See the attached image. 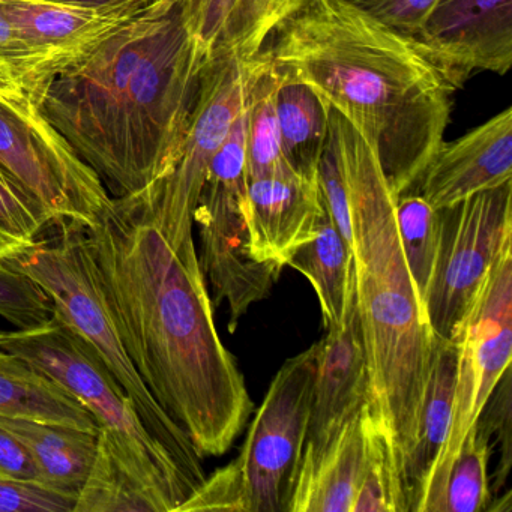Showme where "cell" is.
<instances>
[{"instance_id":"ac0fdd59","label":"cell","mask_w":512,"mask_h":512,"mask_svg":"<svg viewBox=\"0 0 512 512\" xmlns=\"http://www.w3.org/2000/svg\"><path fill=\"white\" fill-rule=\"evenodd\" d=\"M367 403L347 419L328 445L319 451H302L287 512H352L367 443Z\"/></svg>"},{"instance_id":"5bb4252c","label":"cell","mask_w":512,"mask_h":512,"mask_svg":"<svg viewBox=\"0 0 512 512\" xmlns=\"http://www.w3.org/2000/svg\"><path fill=\"white\" fill-rule=\"evenodd\" d=\"M368 397L367 356L359 325L353 274L343 322L337 328L328 329L325 338L320 340L304 449L319 451L328 445L347 419L365 406Z\"/></svg>"},{"instance_id":"1f68e13d","label":"cell","mask_w":512,"mask_h":512,"mask_svg":"<svg viewBox=\"0 0 512 512\" xmlns=\"http://www.w3.org/2000/svg\"><path fill=\"white\" fill-rule=\"evenodd\" d=\"M77 496L0 475V512H73Z\"/></svg>"},{"instance_id":"603a6c76","label":"cell","mask_w":512,"mask_h":512,"mask_svg":"<svg viewBox=\"0 0 512 512\" xmlns=\"http://www.w3.org/2000/svg\"><path fill=\"white\" fill-rule=\"evenodd\" d=\"M275 106L287 164L299 175L317 179L329 137L328 104L304 83L280 73Z\"/></svg>"},{"instance_id":"e0dca14e","label":"cell","mask_w":512,"mask_h":512,"mask_svg":"<svg viewBox=\"0 0 512 512\" xmlns=\"http://www.w3.org/2000/svg\"><path fill=\"white\" fill-rule=\"evenodd\" d=\"M149 2L127 0L104 7H80L40 0H0V10L47 59L52 77L118 31Z\"/></svg>"},{"instance_id":"4316f807","label":"cell","mask_w":512,"mask_h":512,"mask_svg":"<svg viewBox=\"0 0 512 512\" xmlns=\"http://www.w3.org/2000/svg\"><path fill=\"white\" fill-rule=\"evenodd\" d=\"M364 464L352 512H409L406 491L385 431L365 409Z\"/></svg>"},{"instance_id":"8fae6325","label":"cell","mask_w":512,"mask_h":512,"mask_svg":"<svg viewBox=\"0 0 512 512\" xmlns=\"http://www.w3.org/2000/svg\"><path fill=\"white\" fill-rule=\"evenodd\" d=\"M320 341L287 359L230 461L244 491L245 512L286 511L310 421Z\"/></svg>"},{"instance_id":"83f0119b","label":"cell","mask_w":512,"mask_h":512,"mask_svg":"<svg viewBox=\"0 0 512 512\" xmlns=\"http://www.w3.org/2000/svg\"><path fill=\"white\" fill-rule=\"evenodd\" d=\"M182 19L206 62L235 53L247 0H176Z\"/></svg>"},{"instance_id":"3957f363","label":"cell","mask_w":512,"mask_h":512,"mask_svg":"<svg viewBox=\"0 0 512 512\" xmlns=\"http://www.w3.org/2000/svg\"><path fill=\"white\" fill-rule=\"evenodd\" d=\"M260 53L364 134L395 196L415 188L445 142L457 91L415 38L347 0H310Z\"/></svg>"},{"instance_id":"44dd1931","label":"cell","mask_w":512,"mask_h":512,"mask_svg":"<svg viewBox=\"0 0 512 512\" xmlns=\"http://www.w3.org/2000/svg\"><path fill=\"white\" fill-rule=\"evenodd\" d=\"M0 415L71 425L98 433L91 413L59 383L0 346Z\"/></svg>"},{"instance_id":"4dcf8cb0","label":"cell","mask_w":512,"mask_h":512,"mask_svg":"<svg viewBox=\"0 0 512 512\" xmlns=\"http://www.w3.org/2000/svg\"><path fill=\"white\" fill-rule=\"evenodd\" d=\"M0 62L13 68L26 94L35 103V98L40 94L44 83L49 80V62L23 38L19 29L2 10H0Z\"/></svg>"},{"instance_id":"2e32d148","label":"cell","mask_w":512,"mask_h":512,"mask_svg":"<svg viewBox=\"0 0 512 512\" xmlns=\"http://www.w3.org/2000/svg\"><path fill=\"white\" fill-rule=\"evenodd\" d=\"M323 212L319 181L287 169L248 179L247 227L257 262L287 266L292 254L316 235Z\"/></svg>"},{"instance_id":"f35d334b","label":"cell","mask_w":512,"mask_h":512,"mask_svg":"<svg viewBox=\"0 0 512 512\" xmlns=\"http://www.w3.org/2000/svg\"><path fill=\"white\" fill-rule=\"evenodd\" d=\"M0 475H2V473H0Z\"/></svg>"},{"instance_id":"e575fe53","label":"cell","mask_w":512,"mask_h":512,"mask_svg":"<svg viewBox=\"0 0 512 512\" xmlns=\"http://www.w3.org/2000/svg\"><path fill=\"white\" fill-rule=\"evenodd\" d=\"M383 25L415 37L439 0H347Z\"/></svg>"},{"instance_id":"f546056e","label":"cell","mask_w":512,"mask_h":512,"mask_svg":"<svg viewBox=\"0 0 512 512\" xmlns=\"http://www.w3.org/2000/svg\"><path fill=\"white\" fill-rule=\"evenodd\" d=\"M52 227L49 215L0 173V233L31 245Z\"/></svg>"},{"instance_id":"ffe728a7","label":"cell","mask_w":512,"mask_h":512,"mask_svg":"<svg viewBox=\"0 0 512 512\" xmlns=\"http://www.w3.org/2000/svg\"><path fill=\"white\" fill-rule=\"evenodd\" d=\"M0 427L10 431L28 449L41 484L79 496L97 454L98 433L4 415H0Z\"/></svg>"},{"instance_id":"484cf974","label":"cell","mask_w":512,"mask_h":512,"mask_svg":"<svg viewBox=\"0 0 512 512\" xmlns=\"http://www.w3.org/2000/svg\"><path fill=\"white\" fill-rule=\"evenodd\" d=\"M398 236L407 268L424 304L440 247L442 220L421 194L415 191L401 194L395 202Z\"/></svg>"},{"instance_id":"7a4b0ae2","label":"cell","mask_w":512,"mask_h":512,"mask_svg":"<svg viewBox=\"0 0 512 512\" xmlns=\"http://www.w3.org/2000/svg\"><path fill=\"white\" fill-rule=\"evenodd\" d=\"M205 56L176 0H151L35 98L44 118L113 199L148 190L178 161L199 100Z\"/></svg>"},{"instance_id":"f1b7e54d","label":"cell","mask_w":512,"mask_h":512,"mask_svg":"<svg viewBox=\"0 0 512 512\" xmlns=\"http://www.w3.org/2000/svg\"><path fill=\"white\" fill-rule=\"evenodd\" d=\"M55 313L49 293L25 272L0 262V317L16 329L46 325Z\"/></svg>"},{"instance_id":"d6986e66","label":"cell","mask_w":512,"mask_h":512,"mask_svg":"<svg viewBox=\"0 0 512 512\" xmlns=\"http://www.w3.org/2000/svg\"><path fill=\"white\" fill-rule=\"evenodd\" d=\"M457 344L434 335L416 424L415 443L403 469L407 506L413 512L425 479L445 443L454 410L457 385Z\"/></svg>"},{"instance_id":"277c9868","label":"cell","mask_w":512,"mask_h":512,"mask_svg":"<svg viewBox=\"0 0 512 512\" xmlns=\"http://www.w3.org/2000/svg\"><path fill=\"white\" fill-rule=\"evenodd\" d=\"M329 139L346 181L356 305L370 383L368 406L388 437L403 481L404 464L415 443L434 334L401 250L397 196L373 145L331 107Z\"/></svg>"},{"instance_id":"8d00e7d4","label":"cell","mask_w":512,"mask_h":512,"mask_svg":"<svg viewBox=\"0 0 512 512\" xmlns=\"http://www.w3.org/2000/svg\"><path fill=\"white\" fill-rule=\"evenodd\" d=\"M0 97L10 98V100H22L28 97L13 68L4 62H0Z\"/></svg>"},{"instance_id":"d6a6232c","label":"cell","mask_w":512,"mask_h":512,"mask_svg":"<svg viewBox=\"0 0 512 512\" xmlns=\"http://www.w3.org/2000/svg\"><path fill=\"white\" fill-rule=\"evenodd\" d=\"M236 511L245 512L241 481L232 463L215 470L191 493L176 512Z\"/></svg>"},{"instance_id":"ba28073f","label":"cell","mask_w":512,"mask_h":512,"mask_svg":"<svg viewBox=\"0 0 512 512\" xmlns=\"http://www.w3.org/2000/svg\"><path fill=\"white\" fill-rule=\"evenodd\" d=\"M245 136L244 109L212 158L193 217L199 227L200 268L211 286L214 308L223 301L229 305L230 332L251 305L268 298L283 271L254 260L248 247Z\"/></svg>"},{"instance_id":"30bf717a","label":"cell","mask_w":512,"mask_h":512,"mask_svg":"<svg viewBox=\"0 0 512 512\" xmlns=\"http://www.w3.org/2000/svg\"><path fill=\"white\" fill-rule=\"evenodd\" d=\"M0 173L34 200L53 226L88 229L115 205L100 176L29 97H0Z\"/></svg>"},{"instance_id":"7402d4cb","label":"cell","mask_w":512,"mask_h":512,"mask_svg":"<svg viewBox=\"0 0 512 512\" xmlns=\"http://www.w3.org/2000/svg\"><path fill=\"white\" fill-rule=\"evenodd\" d=\"M287 266L304 275L319 299L326 331L343 322L352 284V248L329 217L325 205L317 221L316 235L290 257Z\"/></svg>"},{"instance_id":"d590c367","label":"cell","mask_w":512,"mask_h":512,"mask_svg":"<svg viewBox=\"0 0 512 512\" xmlns=\"http://www.w3.org/2000/svg\"><path fill=\"white\" fill-rule=\"evenodd\" d=\"M0 473L22 481H38V470L28 449L4 427H0Z\"/></svg>"},{"instance_id":"cb8c5ba5","label":"cell","mask_w":512,"mask_h":512,"mask_svg":"<svg viewBox=\"0 0 512 512\" xmlns=\"http://www.w3.org/2000/svg\"><path fill=\"white\" fill-rule=\"evenodd\" d=\"M280 73L269 62L251 86L245 115H247V151L248 179L271 175L290 167L281 149L280 127H278L277 95ZM292 169V167H290Z\"/></svg>"},{"instance_id":"6da1fadb","label":"cell","mask_w":512,"mask_h":512,"mask_svg":"<svg viewBox=\"0 0 512 512\" xmlns=\"http://www.w3.org/2000/svg\"><path fill=\"white\" fill-rule=\"evenodd\" d=\"M86 235L137 373L203 458L226 454L254 403L218 335L196 244L175 250L116 200Z\"/></svg>"},{"instance_id":"8992f818","label":"cell","mask_w":512,"mask_h":512,"mask_svg":"<svg viewBox=\"0 0 512 512\" xmlns=\"http://www.w3.org/2000/svg\"><path fill=\"white\" fill-rule=\"evenodd\" d=\"M52 238H38L5 265L34 278L55 302V311L100 356L130 395L146 428L176 458L196 487L205 481L203 457L184 430L164 412L137 373L107 304L86 227L64 223Z\"/></svg>"},{"instance_id":"9a60e30c","label":"cell","mask_w":512,"mask_h":512,"mask_svg":"<svg viewBox=\"0 0 512 512\" xmlns=\"http://www.w3.org/2000/svg\"><path fill=\"white\" fill-rule=\"evenodd\" d=\"M508 182H512L511 107L454 142H443L412 191L440 211Z\"/></svg>"},{"instance_id":"5b68a950","label":"cell","mask_w":512,"mask_h":512,"mask_svg":"<svg viewBox=\"0 0 512 512\" xmlns=\"http://www.w3.org/2000/svg\"><path fill=\"white\" fill-rule=\"evenodd\" d=\"M0 346L55 380L91 413L98 451L142 485L155 511L176 512L196 490L91 344L56 311L38 328L0 331Z\"/></svg>"},{"instance_id":"d4e9b609","label":"cell","mask_w":512,"mask_h":512,"mask_svg":"<svg viewBox=\"0 0 512 512\" xmlns=\"http://www.w3.org/2000/svg\"><path fill=\"white\" fill-rule=\"evenodd\" d=\"M491 433L479 418L467 431L452 461L437 512L487 511L491 503L488 460Z\"/></svg>"},{"instance_id":"836d02e7","label":"cell","mask_w":512,"mask_h":512,"mask_svg":"<svg viewBox=\"0 0 512 512\" xmlns=\"http://www.w3.org/2000/svg\"><path fill=\"white\" fill-rule=\"evenodd\" d=\"M511 403V368H508L479 416L487 425L491 436L496 433L497 440L502 443L500 446L502 457H500L499 466L494 473V491H499L505 485L509 472H511Z\"/></svg>"},{"instance_id":"9c48e42d","label":"cell","mask_w":512,"mask_h":512,"mask_svg":"<svg viewBox=\"0 0 512 512\" xmlns=\"http://www.w3.org/2000/svg\"><path fill=\"white\" fill-rule=\"evenodd\" d=\"M457 344L454 410L445 443L413 512H437L452 461L512 359V239L503 245L451 338Z\"/></svg>"},{"instance_id":"7c38bea8","label":"cell","mask_w":512,"mask_h":512,"mask_svg":"<svg viewBox=\"0 0 512 512\" xmlns=\"http://www.w3.org/2000/svg\"><path fill=\"white\" fill-rule=\"evenodd\" d=\"M436 268L424 299L437 337L451 340L503 245L512 239V182L440 209Z\"/></svg>"},{"instance_id":"74e56055","label":"cell","mask_w":512,"mask_h":512,"mask_svg":"<svg viewBox=\"0 0 512 512\" xmlns=\"http://www.w3.org/2000/svg\"><path fill=\"white\" fill-rule=\"evenodd\" d=\"M40 2H52V4L80 5V7H104V5L121 4L127 0H40Z\"/></svg>"},{"instance_id":"4fadbf2b","label":"cell","mask_w":512,"mask_h":512,"mask_svg":"<svg viewBox=\"0 0 512 512\" xmlns=\"http://www.w3.org/2000/svg\"><path fill=\"white\" fill-rule=\"evenodd\" d=\"M413 38L455 89L473 71L505 76L512 65V0H439Z\"/></svg>"},{"instance_id":"52a82bcc","label":"cell","mask_w":512,"mask_h":512,"mask_svg":"<svg viewBox=\"0 0 512 512\" xmlns=\"http://www.w3.org/2000/svg\"><path fill=\"white\" fill-rule=\"evenodd\" d=\"M268 65L263 53L245 58L226 53L212 59L202 74L199 100L181 154L169 175L119 205L160 230L175 250L194 242V211L212 158L247 104L251 86Z\"/></svg>"}]
</instances>
